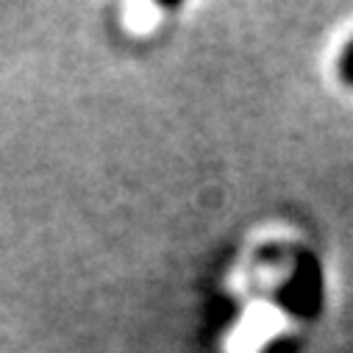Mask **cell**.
Instances as JSON below:
<instances>
[{
  "label": "cell",
  "mask_w": 353,
  "mask_h": 353,
  "mask_svg": "<svg viewBox=\"0 0 353 353\" xmlns=\"http://www.w3.org/2000/svg\"><path fill=\"white\" fill-rule=\"evenodd\" d=\"M128 20H131L134 26H150V23L156 20V9H153V6H134V9L128 12Z\"/></svg>",
  "instance_id": "1"
},
{
  "label": "cell",
  "mask_w": 353,
  "mask_h": 353,
  "mask_svg": "<svg viewBox=\"0 0 353 353\" xmlns=\"http://www.w3.org/2000/svg\"><path fill=\"white\" fill-rule=\"evenodd\" d=\"M339 70H342V78H345L347 83H353V42L347 45V50H345V56H342Z\"/></svg>",
  "instance_id": "2"
}]
</instances>
